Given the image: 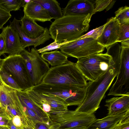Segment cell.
<instances>
[{
  "instance_id": "e0dca14e",
  "label": "cell",
  "mask_w": 129,
  "mask_h": 129,
  "mask_svg": "<svg viewBox=\"0 0 129 129\" xmlns=\"http://www.w3.org/2000/svg\"><path fill=\"white\" fill-rule=\"evenodd\" d=\"M23 8L24 15L35 21H51L52 18L48 11L41 5L33 0L27 4Z\"/></svg>"
},
{
  "instance_id": "4316f807",
  "label": "cell",
  "mask_w": 129,
  "mask_h": 129,
  "mask_svg": "<svg viewBox=\"0 0 129 129\" xmlns=\"http://www.w3.org/2000/svg\"><path fill=\"white\" fill-rule=\"evenodd\" d=\"M128 39H129V23L120 24L119 36L116 42H120Z\"/></svg>"
},
{
  "instance_id": "ba28073f",
  "label": "cell",
  "mask_w": 129,
  "mask_h": 129,
  "mask_svg": "<svg viewBox=\"0 0 129 129\" xmlns=\"http://www.w3.org/2000/svg\"><path fill=\"white\" fill-rule=\"evenodd\" d=\"M105 47L97 40L89 37L78 39L61 46V52L67 56L78 59L91 55L102 53Z\"/></svg>"
},
{
  "instance_id": "d590c367",
  "label": "cell",
  "mask_w": 129,
  "mask_h": 129,
  "mask_svg": "<svg viewBox=\"0 0 129 129\" xmlns=\"http://www.w3.org/2000/svg\"><path fill=\"white\" fill-rule=\"evenodd\" d=\"M51 120L46 123L38 122L35 124L36 129H50V124Z\"/></svg>"
},
{
  "instance_id": "4dcf8cb0",
  "label": "cell",
  "mask_w": 129,
  "mask_h": 129,
  "mask_svg": "<svg viewBox=\"0 0 129 129\" xmlns=\"http://www.w3.org/2000/svg\"><path fill=\"white\" fill-rule=\"evenodd\" d=\"M113 129H129V111L124 118Z\"/></svg>"
},
{
  "instance_id": "277c9868",
  "label": "cell",
  "mask_w": 129,
  "mask_h": 129,
  "mask_svg": "<svg viewBox=\"0 0 129 129\" xmlns=\"http://www.w3.org/2000/svg\"><path fill=\"white\" fill-rule=\"evenodd\" d=\"M31 88L40 94L57 96L63 100L68 106H80L83 101L86 93L85 87L74 85L40 83Z\"/></svg>"
},
{
  "instance_id": "44dd1931",
  "label": "cell",
  "mask_w": 129,
  "mask_h": 129,
  "mask_svg": "<svg viewBox=\"0 0 129 129\" xmlns=\"http://www.w3.org/2000/svg\"><path fill=\"white\" fill-rule=\"evenodd\" d=\"M41 55L42 58L52 67L64 64L69 61L67 55L58 51L45 52L42 53Z\"/></svg>"
},
{
  "instance_id": "ac0fdd59",
  "label": "cell",
  "mask_w": 129,
  "mask_h": 129,
  "mask_svg": "<svg viewBox=\"0 0 129 129\" xmlns=\"http://www.w3.org/2000/svg\"><path fill=\"white\" fill-rule=\"evenodd\" d=\"M20 20L22 31L30 38L34 39L38 38L45 30V28L39 25L35 20L25 15Z\"/></svg>"
},
{
  "instance_id": "9c48e42d",
  "label": "cell",
  "mask_w": 129,
  "mask_h": 129,
  "mask_svg": "<svg viewBox=\"0 0 129 129\" xmlns=\"http://www.w3.org/2000/svg\"><path fill=\"white\" fill-rule=\"evenodd\" d=\"M20 54L25 60L33 86L41 83L50 69L48 64L34 48H32L30 52L24 49Z\"/></svg>"
},
{
  "instance_id": "1f68e13d",
  "label": "cell",
  "mask_w": 129,
  "mask_h": 129,
  "mask_svg": "<svg viewBox=\"0 0 129 129\" xmlns=\"http://www.w3.org/2000/svg\"><path fill=\"white\" fill-rule=\"evenodd\" d=\"M11 17L10 12L0 7V29H2L5 24Z\"/></svg>"
},
{
  "instance_id": "7bdbcfd3",
  "label": "cell",
  "mask_w": 129,
  "mask_h": 129,
  "mask_svg": "<svg viewBox=\"0 0 129 129\" xmlns=\"http://www.w3.org/2000/svg\"><path fill=\"white\" fill-rule=\"evenodd\" d=\"M1 59H1V58H0V66L1 62Z\"/></svg>"
},
{
  "instance_id": "b9f144b4",
  "label": "cell",
  "mask_w": 129,
  "mask_h": 129,
  "mask_svg": "<svg viewBox=\"0 0 129 129\" xmlns=\"http://www.w3.org/2000/svg\"><path fill=\"white\" fill-rule=\"evenodd\" d=\"M4 112L5 111L2 108H0V114H1Z\"/></svg>"
},
{
  "instance_id": "cb8c5ba5",
  "label": "cell",
  "mask_w": 129,
  "mask_h": 129,
  "mask_svg": "<svg viewBox=\"0 0 129 129\" xmlns=\"http://www.w3.org/2000/svg\"><path fill=\"white\" fill-rule=\"evenodd\" d=\"M22 0H0V7L10 12L12 11L20 10Z\"/></svg>"
},
{
  "instance_id": "8d00e7d4",
  "label": "cell",
  "mask_w": 129,
  "mask_h": 129,
  "mask_svg": "<svg viewBox=\"0 0 129 129\" xmlns=\"http://www.w3.org/2000/svg\"><path fill=\"white\" fill-rule=\"evenodd\" d=\"M121 46L122 47H129V39L124 40L120 42Z\"/></svg>"
},
{
  "instance_id": "7c38bea8",
  "label": "cell",
  "mask_w": 129,
  "mask_h": 129,
  "mask_svg": "<svg viewBox=\"0 0 129 129\" xmlns=\"http://www.w3.org/2000/svg\"><path fill=\"white\" fill-rule=\"evenodd\" d=\"M94 3L88 0H70L62 10L63 16L84 15L95 14Z\"/></svg>"
},
{
  "instance_id": "2e32d148",
  "label": "cell",
  "mask_w": 129,
  "mask_h": 129,
  "mask_svg": "<svg viewBox=\"0 0 129 129\" xmlns=\"http://www.w3.org/2000/svg\"><path fill=\"white\" fill-rule=\"evenodd\" d=\"M105 103L108 115H118L129 111V95L114 97L106 100Z\"/></svg>"
},
{
  "instance_id": "f1b7e54d",
  "label": "cell",
  "mask_w": 129,
  "mask_h": 129,
  "mask_svg": "<svg viewBox=\"0 0 129 129\" xmlns=\"http://www.w3.org/2000/svg\"><path fill=\"white\" fill-rule=\"evenodd\" d=\"M69 43L70 42H64L62 43H58L54 41V42L49 45L41 48L37 50L39 53H42L50 50L59 49L62 46Z\"/></svg>"
},
{
  "instance_id": "ffe728a7",
  "label": "cell",
  "mask_w": 129,
  "mask_h": 129,
  "mask_svg": "<svg viewBox=\"0 0 129 129\" xmlns=\"http://www.w3.org/2000/svg\"><path fill=\"white\" fill-rule=\"evenodd\" d=\"M17 94L20 101L29 108L34 111L39 116L46 121L50 119L49 114L44 112L38 107L24 91H17Z\"/></svg>"
},
{
  "instance_id": "d4e9b609",
  "label": "cell",
  "mask_w": 129,
  "mask_h": 129,
  "mask_svg": "<svg viewBox=\"0 0 129 129\" xmlns=\"http://www.w3.org/2000/svg\"><path fill=\"white\" fill-rule=\"evenodd\" d=\"M115 18L120 24L129 23V7L125 6L119 8L115 12Z\"/></svg>"
},
{
  "instance_id": "836d02e7",
  "label": "cell",
  "mask_w": 129,
  "mask_h": 129,
  "mask_svg": "<svg viewBox=\"0 0 129 129\" xmlns=\"http://www.w3.org/2000/svg\"><path fill=\"white\" fill-rule=\"evenodd\" d=\"M6 53L5 40L3 31L0 34V58L1 56Z\"/></svg>"
},
{
  "instance_id": "484cf974",
  "label": "cell",
  "mask_w": 129,
  "mask_h": 129,
  "mask_svg": "<svg viewBox=\"0 0 129 129\" xmlns=\"http://www.w3.org/2000/svg\"><path fill=\"white\" fill-rule=\"evenodd\" d=\"M0 79L5 84L17 91H21L15 80L9 74L0 69Z\"/></svg>"
},
{
  "instance_id": "ee69618b",
  "label": "cell",
  "mask_w": 129,
  "mask_h": 129,
  "mask_svg": "<svg viewBox=\"0 0 129 129\" xmlns=\"http://www.w3.org/2000/svg\"><path fill=\"white\" fill-rule=\"evenodd\" d=\"M52 125H53V123H52ZM53 129H54V128H53Z\"/></svg>"
},
{
  "instance_id": "9a60e30c",
  "label": "cell",
  "mask_w": 129,
  "mask_h": 129,
  "mask_svg": "<svg viewBox=\"0 0 129 129\" xmlns=\"http://www.w3.org/2000/svg\"><path fill=\"white\" fill-rule=\"evenodd\" d=\"M7 106H11L24 111L17 95V90L5 84L0 79V108Z\"/></svg>"
},
{
  "instance_id": "d6986e66",
  "label": "cell",
  "mask_w": 129,
  "mask_h": 129,
  "mask_svg": "<svg viewBox=\"0 0 129 129\" xmlns=\"http://www.w3.org/2000/svg\"><path fill=\"white\" fill-rule=\"evenodd\" d=\"M127 111L118 115H107L101 119H96L87 129H113L124 118Z\"/></svg>"
},
{
  "instance_id": "6da1fadb",
  "label": "cell",
  "mask_w": 129,
  "mask_h": 129,
  "mask_svg": "<svg viewBox=\"0 0 129 129\" xmlns=\"http://www.w3.org/2000/svg\"><path fill=\"white\" fill-rule=\"evenodd\" d=\"M114 60L115 64L105 72L94 80L87 82L85 99L75 111L93 114L100 108L101 100L118 73L119 59Z\"/></svg>"
},
{
  "instance_id": "603a6c76",
  "label": "cell",
  "mask_w": 129,
  "mask_h": 129,
  "mask_svg": "<svg viewBox=\"0 0 129 129\" xmlns=\"http://www.w3.org/2000/svg\"><path fill=\"white\" fill-rule=\"evenodd\" d=\"M40 94L51 107V111L48 113L68 110V106L60 98L52 95Z\"/></svg>"
},
{
  "instance_id": "7a4b0ae2",
  "label": "cell",
  "mask_w": 129,
  "mask_h": 129,
  "mask_svg": "<svg viewBox=\"0 0 129 129\" xmlns=\"http://www.w3.org/2000/svg\"><path fill=\"white\" fill-rule=\"evenodd\" d=\"M92 16L67 15L55 19L48 30L51 38L58 43L77 40L88 30Z\"/></svg>"
},
{
  "instance_id": "f35d334b",
  "label": "cell",
  "mask_w": 129,
  "mask_h": 129,
  "mask_svg": "<svg viewBox=\"0 0 129 129\" xmlns=\"http://www.w3.org/2000/svg\"><path fill=\"white\" fill-rule=\"evenodd\" d=\"M116 2V1L112 0L106 9V11H108L111 9L113 6Z\"/></svg>"
},
{
  "instance_id": "4fadbf2b",
  "label": "cell",
  "mask_w": 129,
  "mask_h": 129,
  "mask_svg": "<svg viewBox=\"0 0 129 129\" xmlns=\"http://www.w3.org/2000/svg\"><path fill=\"white\" fill-rule=\"evenodd\" d=\"M20 22V20L14 18L12 22L10 21V25L18 33L21 38V45L24 49L26 47L31 46H33L35 48L51 38L49 30L47 27L45 28L44 32L38 38L34 39L29 38L22 31Z\"/></svg>"
},
{
  "instance_id": "7402d4cb",
  "label": "cell",
  "mask_w": 129,
  "mask_h": 129,
  "mask_svg": "<svg viewBox=\"0 0 129 129\" xmlns=\"http://www.w3.org/2000/svg\"><path fill=\"white\" fill-rule=\"evenodd\" d=\"M41 5L48 12L52 19L55 20L63 16L60 4L56 0H33Z\"/></svg>"
},
{
  "instance_id": "5bb4252c",
  "label": "cell",
  "mask_w": 129,
  "mask_h": 129,
  "mask_svg": "<svg viewBox=\"0 0 129 129\" xmlns=\"http://www.w3.org/2000/svg\"><path fill=\"white\" fill-rule=\"evenodd\" d=\"M2 29L5 38L6 53L9 56L20 55L24 49L18 33L10 25L3 27Z\"/></svg>"
},
{
  "instance_id": "ab89813d",
  "label": "cell",
  "mask_w": 129,
  "mask_h": 129,
  "mask_svg": "<svg viewBox=\"0 0 129 129\" xmlns=\"http://www.w3.org/2000/svg\"><path fill=\"white\" fill-rule=\"evenodd\" d=\"M22 7H23L27 3L31 2L32 0H22Z\"/></svg>"
},
{
  "instance_id": "8992f818",
  "label": "cell",
  "mask_w": 129,
  "mask_h": 129,
  "mask_svg": "<svg viewBox=\"0 0 129 129\" xmlns=\"http://www.w3.org/2000/svg\"><path fill=\"white\" fill-rule=\"evenodd\" d=\"M0 69L11 76L22 90L33 86L25 60L20 54L8 56L2 59Z\"/></svg>"
},
{
  "instance_id": "e575fe53",
  "label": "cell",
  "mask_w": 129,
  "mask_h": 129,
  "mask_svg": "<svg viewBox=\"0 0 129 129\" xmlns=\"http://www.w3.org/2000/svg\"><path fill=\"white\" fill-rule=\"evenodd\" d=\"M10 119L5 112L0 114V125L7 126Z\"/></svg>"
},
{
  "instance_id": "83f0119b",
  "label": "cell",
  "mask_w": 129,
  "mask_h": 129,
  "mask_svg": "<svg viewBox=\"0 0 129 129\" xmlns=\"http://www.w3.org/2000/svg\"><path fill=\"white\" fill-rule=\"evenodd\" d=\"M105 25L106 23L98 27L91 30L78 39L91 37L94 39L97 40L102 34Z\"/></svg>"
},
{
  "instance_id": "3957f363",
  "label": "cell",
  "mask_w": 129,
  "mask_h": 129,
  "mask_svg": "<svg viewBox=\"0 0 129 129\" xmlns=\"http://www.w3.org/2000/svg\"><path fill=\"white\" fill-rule=\"evenodd\" d=\"M41 83L85 87L87 82L76 63L69 61L66 63L50 68Z\"/></svg>"
},
{
  "instance_id": "74e56055",
  "label": "cell",
  "mask_w": 129,
  "mask_h": 129,
  "mask_svg": "<svg viewBox=\"0 0 129 129\" xmlns=\"http://www.w3.org/2000/svg\"><path fill=\"white\" fill-rule=\"evenodd\" d=\"M7 127L10 129H19L13 124L12 119L9 120Z\"/></svg>"
},
{
  "instance_id": "8fae6325",
  "label": "cell",
  "mask_w": 129,
  "mask_h": 129,
  "mask_svg": "<svg viewBox=\"0 0 129 129\" xmlns=\"http://www.w3.org/2000/svg\"><path fill=\"white\" fill-rule=\"evenodd\" d=\"M101 35L97 39L99 43L105 48L116 42L119 33L120 23L114 17L108 19Z\"/></svg>"
},
{
  "instance_id": "52a82bcc",
  "label": "cell",
  "mask_w": 129,
  "mask_h": 129,
  "mask_svg": "<svg viewBox=\"0 0 129 129\" xmlns=\"http://www.w3.org/2000/svg\"><path fill=\"white\" fill-rule=\"evenodd\" d=\"M51 120L56 123V129L85 126L87 127L96 119L94 114L67 110L49 113Z\"/></svg>"
},
{
  "instance_id": "60d3db41",
  "label": "cell",
  "mask_w": 129,
  "mask_h": 129,
  "mask_svg": "<svg viewBox=\"0 0 129 129\" xmlns=\"http://www.w3.org/2000/svg\"><path fill=\"white\" fill-rule=\"evenodd\" d=\"M0 129H10L7 126L0 125Z\"/></svg>"
},
{
  "instance_id": "5b68a950",
  "label": "cell",
  "mask_w": 129,
  "mask_h": 129,
  "mask_svg": "<svg viewBox=\"0 0 129 129\" xmlns=\"http://www.w3.org/2000/svg\"><path fill=\"white\" fill-rule=\"evenodd\" d=\"M76 64L87 80L92 81L105 72L115 62L107 53L96 54L78 59Z\"/></svg>"
},
{
  "instance_id": "30bf717a",
  "label": "cell",
  "mask_w": 129,
  "mask_h": 129,
  "mask_svg": "<svg viewBox=\"0 0 129 129\" xmlns=\"http://www.w3.org/2000/svg\"><path fill=\"white\" fill-rule=\"evenodd\" d=\"M122 48L117 78L108 95H129V47Z\"/></svg>"
},
{
  "instance_id": "d6a6232c",
  "label": "cell",
  "mask_w": 129,
  "mask_h": 129,
  "mask_svg": "<svg viewBox=\"0 0 129 129\" xmlns=\"http://www.w3.org/2000/svg\"><path fill=\"white\" fill-rule=\"evenodd\" d=\"M13 124L19 129H23L24 126L20 117L17 115L14 116L12 119Z\"/></svg>"
},
{
  "instance_id": "f546056e",
  "label": "cell",
  "mask_w": 129,
  "mask_h": 129,
  "mask_svg": "<svg viewBox=\"0 0 129 129\" xmlns=\"http://www.w3.org/2000/svg\"><path fill=\"white\" fill-rule=\"evenodd\" d=\"M112 0H96L95 1L94 13L100 12L106 9Z\"/></svg>"
}]
</instances>
